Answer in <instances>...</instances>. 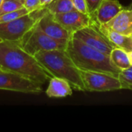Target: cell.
I'll list each match as a JSON object with an SVG mask.
<instances>
[{
	"label": "cell",
	"instance_id": "cell-25",
	"mask_svg": "<svg viewBox=\"0 0 132 132\" xmlns=\"http://www.w3.org/2000/svg\"><path fill=\"white\" fill-rule=\"evenodd\" d=\"M2 2H3V0H0V6H1V5L2 3Z\"/></svg>",
	"mask_w": 132,
	"mask_h": 132
},
{
	"label": "cell",
	"instance_id": "cell-24",
	"mask_svg": "<svg viewBox=\"0 0 132 132\" xmlns=\"http://www.w3.org/2000/svg\"><path fill=\"white\" fill-rule=\"evenodd\" d=\"M128 8H130V9H132V0H131V4H130V5H128Z\"/></svg>",
	"mask_w": 132,
	"mask_h": 132
},
{
	"label": "cell",
	"instance_id": "cell-11",
	"mask_svg": "<svg viewBox=\"0 0 132 132\" xmlns=\"http://www.w3.org/2000/svg\"><path fill=\"white\" fill-rule=\"evenodd\" d=\"M105 25L118 33L132 36V9L124 8Z\"/></svg>",
	"mask_w": 132,
	"mask_h": 132
},
{
	"label": "cell",
	"instance_id": "cell-26",
	"mask_svg": "<svg viewBox=\"0 0 132 132\" xmlns=\"http://www.w3.org/2000/svg\"><path fill=\"white\" fill-rule=\"evenodd\" d=\"M1 41H2V39H0V42H1Z\"/></svg>",
	"mask_w": 132,
	"mask_h": 132
},
{
	"label": "cell",
	"instance_id": "cell-10",
	"mask_svg": "<svg viewBox=\"0 0 132 132\" xmlns=\"http://www.w3.org/2000/svg\"><path fill=\"white\" fill-rule=\"evenodd\" d=\"M54 15L56 20L72 34L82 28L96 22L89 14L81 12L77 9Z\"/></svg>",
	"mask_w": 132,
	"mask_h": 132
},
{
	"label": "cell",
	"instance_id": "cell-5",
	"mask_svg": "<svg viewBox=\"0 0 132 132\" xmlns=\"http://www.w3.org/2000/svg\"><path fill=\"white\" fill-rule=\"evenodd\" d=\"M39 9L9 22L0 23V39L2 41H20L36 23L42 13Z\"/></svg>",
	"mask_w": 132,
	"mask_h": 132
},
{
	"label": "cell",
	"instance_id": "cell-20",
	"mask_svg": "<svg viewBox=\"0 0 132 132\" xmlns=\"http://www.w3.org/2000/svg\"><path fill=\"white\" fill-rule=\"evenodd\" d=\"M23 5L29 12H32L34 11L43 9L41 6L40 0H24Z\"/></svg>",
	"mask_w": 132,
	"mask_h": 132
},
{
	"label": "cell",
	"instance_id": "cell-19",
	"mask_svg": "<svg viewBox=\"0 0 132 132\" xmlns=\"http://www.w3.org/2000/svg\"><path fill=\"white\" fill-rule=\"evenodd\" d=\"M29 13L28 10L26 8H22L20 9L11 12H8L3 15H0V23L2 22H9L11 20H13L15 19H17L20 16H22L26 14Z\"/></svg>",
	"mask_w": 132,
	"mask_h": 132
},
{
	"label": "cell",
	"instance_id": "cell-1",
	"mask_svg": "<svg viewBox=\"0 0 132 132\" xmlns=\"http://www.w3.org/2000/svg\"><path fill=\"white\" fill-rule=\"evenodd\" d=\"M0 66L41 85L53 77L34 56L21 46L19 41L0 42Z\"/></svg>",
	"mask_w": 132,
	"mask_h": 132
},
{
	"label": "cell",
	"instance_id": "cell-4",
	"mask_svg": "<svg viewBox=\"0 0 132 132\" xmlns=\"http://www.w3.org/2000/svg\"><path fill=\"white\" fill-rule=\"evenodd\" d=\"M68 40L54 39L45 33L36 23L19 41L21 46L29 54L35 56L42 51L65 50Z\"/></svg>",
	"mask_w": 132,
	"mask_h": 132
},
{
	"label": "cell",
	"instance_id": "cell-3",
	"mask_svg": "<svg viewBox=\"0 0 132 132\" xmlns=\"http://www.w3.org/2000/svg\"><path fill=\"white\" fill-rule=\"evenodd\" d=\"M34 56L52 77L67 80L73 89L77 91H86L80 69L65 50L42 51L37 53Z\"/></svg>",
	"mask_w": 132,
	"mask_h": 132
},
{
	"label": "cell",
	"instance_id": "cell-15",
	"mask_svg": "<svg viewBox=\"0 0 132 132\" xmlns=\"http://www.w3.org/2000/svg\"><path fill=\"white\" fill-rule=\"evenodd\" d=\"M110 57L114 65L120 70H125L131 67L128 53L121 48L114 47L110 54Z\"/></svg>",
	"mask_w": 132,
	"mask_h": 132
},
{
	"label": "cell",
	"instance_id": "cell-2",
	"mask_svg": "<svg viewBox=\"0 0 132 132\" xmlns=\"http://www.w3.org/2000/svg\"><path fill=\"white\" fill-rule=\"evenodd\" d=\"M66 52L80 70L98 71L118 77L121 70L112 63L109 55L100 52L72 37L67 41Z\"/></svg>",
	"mask_w": 132,
	"mask_h": 132
},
{
	"label": "cell",
	"instance_id": "cell-17",
	"mask_svg": "<svg viewBox=\"0 0 132 132\" xmlns=\"http://www.w3.org/2000/svg\"><path fill=\"white\" fill-rule=\"evenodd\" d=\"M118 78L122 90H132V66L125 70H121Z\"/></svg>",
	"mask_w": 132,
	"mask_h": 132
},
{
	"label": "cell",
	"instance_id": "cell-18",
	"mask_svg": "<svg viewBox=\"0 0 132 132\" xmlns=\"http://www.w3.org/2000/svg\"><path fill=\"white\" fill-rule=\"evenodd\" d=\"M24 8L23 2L20 0H3L0 6V15Z\"/></svg>",
	"mask_w": 132,
	"mask_h": 132
},
{
	"label": "cell",
	"instance_id": "cell-23",
	"mask_svg": "<svg viewBox=\"0 0 132 132\" xmlns=\"http://www.w3.org/2000/svg\"><path fill=\"white\" fill-rule=\"evenodd\" d=\"M128 58H129V61H130L131 66H132V50L128 53Z\"/></svg>",
	"mask_w": 132,
	"mask_h": 132
},
{
	"label": "cell",
	"instance_id": "cell-14",
	"mask_svg": "<svg viewBox=\"0 0 132 132\" xmlns=\"http://www.w3.org/2000/svg\"><path fill=\"white\" fill-rule=\"evenodd\" d=\"M101 32L115 46L125 50L127 53L132 50V36H125L110 29L105 24H97Z\"/></svg>",
	"mask_w": 132,
	"mask_h": 132
},
{
	"label": "cell",
	"instance_id": "cell-7",
	"mask_svg": "<svg viewBox=\"0 0 132 132\" xmlns=\"http://www.w3.org/2000/svg\"><path fill=\"white\" fill-rule=\"evenodd\" d=\"M41 84L18 73L0 68V90L24 94H40Z\"/></svg>",
	"mask_w": 132,
	"mask_h": 132
},
{
	"label": "cell",
	"instance_id": "cell-28",
	"mask_svg": "<svg viewBox=\"0 0 132 132\" xmlns=\"http://www.w3.org/2000/svg\"><path fill=\"white\" fill-rule=\"evenodd\" d=\"M0 68H2V67H1V66H0Z\"/></svg>",
	"mask_w": 132,
	"mask_h": 132
},
{
	"label": "cell",
	"instance_id": "cell-27",
	"mask_svg": "<svg viewBox=\"0 0 132 132\" xmlns=\"http://www.w3.org/2000/svg\"><path fill=\"white\" fill-rule=\"evenodd\" d=\"M20 1H22V2H23V1H24V0H20Z\"/></svg>",
	"mask_w": 132,
	"mask_h": 132
},
{
	"label": "cell",
	"instance_id": "cell-9",
	"mask_svg": "<svg viewBox=\"0 0 132 132\" xmlns=\"http://www.w3.org/2000/svg\"><path fill=\"white\" fill-rule=\"evenodd\" d=\"M37 26L48 36L61 40H69L72 33L66 29L55 18V15L49 12L46 8L43 9V12L37 19Z\"/></svg>",
	"mask_w": 132,
	"mask_h": 132
},
{
	"label": "cell",
	"instance_id": "cell-16",
	"mask_svg": "<svg viewBox=\"0 0 132 132\" xmlns=\"http://www.w3.org/2000/svg\"><path fill=\"white\" fill-rule=\"evenodd\" d=\"M45 8L53 15L64 13L75 9L72 0H53Z\"/></svg>",
	"mask_w": 132,
	"mask_h": 132
},
{
	"label": "cell",
	"instance_id": "cell-12",
	"mask_svg": "<svg viewBox=\"0 0 132 132\" xmlns=\"http://www.w3.org/2000/svg\"><path fill=\"white\" fill-rule=\"evenodd\" d=\"M124 8L118 0H103L96 11L94 19L97 24H106Z\"/></svg>",
	"mask_w": 132,
	"mask_h": 132
},
{
	"label": "cell",
	"instance_id": "cell-6",
	"mask_svg": "<svg viewBox=\"0 0 132 132\" xmlns=\"http://www.w3.org/2000/svg\"><path fill=\"white\" fill-rule=\"evenodd\" d=\"M86 91L109 92L122 90L118 77L110 73L80 70Z\"/></svg>",
	"mask_w": 132,
	"mask_h": 132
},
{
	"label": "cell",
	"instance_id": "cell-22",
	"mask_svg": "<svg viewBox=\"0 0 132 132\" xmlns=\"http://www.w3.org/2000/svg\"><path fill=\"white\" fill-rule=\"evenodd\" d=\"M53 0H40L41 2V6L43 8H45L46 5H48L50 3H51Z\"/></svg>",
	"mask_w": 132,
	"mask_h": 132
},
{
	"label": "cell",
	"instance_id": "cell-13",
	"mask_svg": "<svg viewBox=\"0 0 132 132\" xmlns=\"http://www.w3.org/2000/svg\"><path fill=\"white\" fill-rule=\"evenodd\" d=\"M73 87L65 79L53 77L50 79L46 94L50 98H63L71 96Z\"/></svg>",
	"mask_w": 132,
	"mask_h": 132
},
{
	"label": "cell",
	"instance_id": "cell-21",
	"mask_svg": "<svg viewBox=\"0 0 132 132\" xmlns=\"http://www.w3.org/2000/svg\"><path fill=\"white\" fill-rule=\"evenodd\" d=\"M90 15L94 19L97 9L103 0H85Z\"/></svg>",
	"mask_w": 132,
	"mask_h": 132
},
{
	"label": "cell",
	"instance_id": "cell-8",
	"mask_svg": "<svg viewBox=\"0 0 132 132\" xmlns=\"http://www.w3.org/2000/svg\"><path fill=\"white\" fill-rule=\"evenodd\" d=\"M72 37L109 56L112 50L115 47L101 32L96 22L74 32L72 34Z\"/></svg>",
	"mask_w": 132,
	"mask_h": 132
}]
</instances>
